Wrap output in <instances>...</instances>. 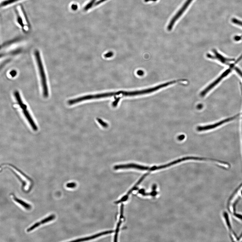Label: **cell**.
<instances>
[{
    "label": "cell",
    "instance_id": "obj_1",
    "mask_svg": "<svg viewBox=\"0 0 242 242\" xmlns=\"http://www.w3.org/2000/svg\"><path fill=\"white\" fill-rule=\"evenodd\" d=\"M34 55L41 77L43 95L44 97L46 98L48 96L49 94L47 80L39 51L36 50L34 52Z\"/></svg>",
    "mask_w": 242,
    "mask_h": 242
},
{
    "label": "cell",
    "instance_id": "obj_13",
    "mask_svg": "<svg viewBox=\"0 0 242 242\" xmlns=\"http://www.w3.org/2000/svg\"><path fill=\"white\" fill-rule=\"evenodd\" d=\"M232 21L233 23L242 26V22L241 21L235 18H233L232 20Z\"/></svg>",
    "mask_w": 242,
    "mask_h": 242
},
{
    "label": "cell",
    "instance_id": "obj_6",
    "mask_svg": "<svg viewBox=\"0 0 242 242\" xmlns=\"http://www.w3.org/2000/svg\"><path fill=\"white\" fill-rule=\"evenodd\" d=\"M23 114L26 118L28 122L29 123L31 127L33 128V129L34 131H36L38 130V128L37 125L35 124L33 118H32L29 112L27 109L23 110H22Z\"/></svg>",
    "mask_w": 242,
    "mask_h": 242
},
{
    "label": "cell",
    "instance_id": "obj_17",
    "mask_svg": "<svg viewBox=\"0 0 242 242\" xmlns=\"http://www.w3.org/2000/svg\"><path fill=\"white\" fill-rule=\"evenodd\" d=\"M185 136L184 135H182L181 136H180L178 137V139L180 140H183L184 138H185Z\"/></svg>",
    "mask_w": 242,
    "mask_h": 242
},
{
    "label": "cell",
    "instance_id": "obj_3",
    "mask_svg": "<svg viewBox=\"0 0 242 242\" xmlns=\"http://www.w3.org/2000/svg\"><path fill=\"white\" fill-rule=\"evenodd\" d=\"M239 114H238L237 115L233 116L232 117L228 118L226 119L223 120H222L220 121V122H217L213 125H206L204 126H199L197 127V131L199 132L203 131H205L208 130H211L212 129L216 128L217 126H220V125H223V124H225V123L230 122L231 121L233 120L234 119H236V118L239 116Z\"/></svg>",
    "mask_w": 242,
    "mask_h": 242
},
{
    "label": "cell",
    "instance_id": "obj_15",
    "mask_svg": "<svg viewBox=\"0 0 242 242\" xmlns=\"http://www.w3.org/2000/svg\"><path fill=\"white\" fill-rule=\"evenodd\" d=\"M137 74H138L139 76H142L143 74H144V73L143 71L141 70H139L138 71Z\"/></svg>",
    "mask_w": 242,
    "mask_h": 242
},
{
    "label": "cell",
    "instance_id": "obj_14",
    "mask_svg": "<svg viewBox=\"0 0 242 242\" xmlns=\"http://www.w3.org/2000/svg\"><path fill=\"white\" fill-rule=\"evenodd\" d=\"M76 184L75 183L71 182L68 183L66 184V186L68 188H74L76 187Z\"/></svg>",
    "mask_w": 242,
    "mask_h": 242
},
{
    "label": "cell",
    "instance_id": "obj_7",
    "mask_svg": "<svg viewBox=\"0 0 242 242\" xmlns=\"http://www.w3.org/2000/svg\"><path fill=\"white\" fill-rule=\"evenodd\" d=\"M114 232V231L112 230L104 232H103L100 233H99L96 234V235H93V236H90V237H86V238H80L79 239L76 240H74L73 241H85L90 240H91L92 239H93L97 238V237H99V236H101L102 235H107V234L111 233Z\"/></svg>",
    "mask_w": 242,
    "mask_h": 242
},
{
    "label": "cell",
    "instance_id": "obj_10",
    "mask_svg": "<svg viewBox=\"0 0 242 242\" xmlns=\"http://www.w3.org/2000/svg\"><path fill=\"white\" fill-rule=\"evenodd\" d=\"M13 198L15 201L22 205L25 209L28 210L30 209L31 208V206L29 204H27L25 201L15 197V196L13 195Z\"/></svg>",
    "mask_w": 242,
    "mask_h": 242
},
{
    "label": "cell",
    "instance_id": "obj_18",
    "mask_svg": "<svg viewBox=\"0 0 242 242\" xmlns=\"http://www.w3.org/2000/svg\"><path fill=\"white\" fill-rule=\"evenodd\" d=\"M157 0H145V2H149L150 1H156Z\"/></svg>",
    "mask_w": 242,
    "mask_h": 242
},
{
    "label": "cell",
    "instance_id": "obj_9",
    "mask_svg": "<svg viewBox=\"0 0 242 242\" xmlns=\"http://www.w3.org/2000/svg\"><path fill=\"white\" fill-rule=\"evenodd\" d=\"M14 95L16 99V100L17 101V103L19 105L20 107L22 109V110L24 109H27V107L26 104L23 103L22 101L20 93L18 91H16L14 92Z\"/></svg>",
    "mask_w": 242,
    "mask_h": 242
},
{
    "label": "cell",
    "instance_id": "obj_12",
    "mask_svg": "<svg viewBox=\"0 0 242 242\" xmlns=\"http://www.w3.org/2000/svg\"><path fill=\"white\" fill-rule=\"evenodd\" d=\"M96 120H97L98 123H99L103 127H104V128H107V127H108V124H107V123H105V122H103L101 119L97 118L96 119Z\"/></svg>",
    "mask_w": 242,
    "mask_h": 242
},
{
    "label": "cell",
    "instance_id": "obj_16",
    "mask_svg": "<svg viewBox=\"0 0 242 242\" xmlns=\"http://www.w3.org/2000/svg\"><path fill=\"white\" fill-rule=\"evenodd\" d=\"M113 55V53L112 52H109L107 54L105 55V57H111Z\"/></svg>",
    "mask_w": 242,
    "mask_h": 242
},
{
    "label": "cell",
    "instance_id": "obj_4",
    "mask_svg": "<svg viewBox=\"0 0 242 242\" xmlns=\"http://www.w3.org/2000/svg\"><path fill=\"white\" fill-rule=\"evenodd\" d=\"M149 174V172L147 173V174H145L144 175H143V176L136 183V184L133 186L131 189L130 190V191H129L127 194H126V195H125V196H124V197H122V198L119 200L115 201V204H119V203H122V202H125V201L127 200V199H128L129 195L133 191L136 190L137 189V186H138V185H139V184L141 183L142 181L144 179H145V178L146 177V176H147Z\"/></svg>",
    "mask_w": 242,
    "mask_h": 242
},
{
    "label": "cell",
    "instance_id": "obj_11",
    "mask_svg": "<svg viewBox=\"0 0 242 242\" xmlns=\"http://www.w3.org/2000/svg\"><path fill=\"white\" fill-rule=\"evenodd\" d=\"M21 1L22 0H5L1 3V6L5 7Z\"/></svg>",
    "mask_w": 242,
    "mask_h": 242
},
{
    "label": "cell",
    "instance_id": "obj_2",
    "mask_svg": "<svg viewBox=\"0 0 242 242\" xmlns=\"http://www.w3.org/2000/svg\"><path fill=\"white\" fill-rule=\"evenodd\" d=\"M176 80L171 81L162 84L157 85L155 87L149 88L141 90L133 91H125L123 92V95L125 96H131L144 95L153 93L156 91H158L161 88L166 87L168 85L175 84L177 82Z\"/></svg>",
    "mask_w": 242,
    "mask_h": 242
},
{
    "label": "cell",
    "instance_id": "obj_5",
    "mask_svg": "<svg viewBox=\"0 0 242 242\" xmlns=\"http://www.w3.org/2000/svg\"><path fill=\"white\" fill-rule=\"evenodd\" d=\"M55 215H54V214H52V215H50V216H47V217L44 218V219L42 220L41 221L35 223L34 224L33 226L28 229L27 230V232H30L32 231V230H33L35 229L36 228L39 227L40 225H42V224L46 223L51 221L52 220H54L55 218Z\"/></svg>",
    "mask_w": 242,
    "mask_h": 242
},
{
    "label": "cell",
    "instance_id": "obj_8",
    "mask_svg": "<svg viewBox=\"0 0 242 242\" xmlns=\"http://www.w3.org/2000/svg\"><path fill=\"white\" fill-rule=\"evenodd\" d=\"M124 205L123 204H122L120 206V215L119 221L117 225L116 231H115V233L114 237V241H117V239L118 236V234L119 231L120 227L122 223V219L124 217L123 216V212H124Z\"/></svg>",
    "mask_w": 242,
    "mask_h": 242
}]
</instances>
